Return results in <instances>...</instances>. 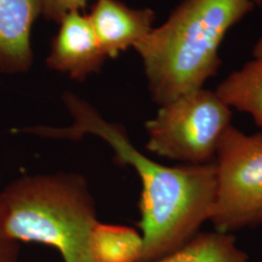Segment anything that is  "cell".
<instances>
[{"instance_id":"1","label":"cell","mask_w":262,"mask_h":262,"mask_svg":"<svg viewBox=\"0 0 262 262\" xmlns=\"http://www.w3.org/2000/svg\"><path fill=\"white\" fill-rule=\"evenodd\" d=\"M63 104L73 122L56 129L59 139L97 136L112 148L119 163L134 168L140 178L143 252L139 262L155 261L178 250L210 221L216 195L215 161L180 166L160 164L133 145L123 125L106 121L86 100L69 94Z\"/></svg>"},{"instance_id":"2","label":"cell","mask_w":262,"mask_h":262,"mask_svg":"<svg viewBox=\"0 0 262 262\" xmlns=\"http://www.w3.org/2000/svg\"><path fill=\"white\" fill-rule=\"evenodd\" d=\"M253 0H183L134 47L150 97L159 106L203 88L222 64L227 31L254 8Z\"/></svg>"},{"instance_id":"3","label":"cell","mask_w":262,"mask_h":262,"mask_svg":"<svg viewBox=\"0 0 262 262\" xmlns=\"http://www.w3.org/2000/svg\"><path fill=\"white\" fill-rule=\"evenodd\" d=\"M97 221L94 196L80 173L23 176L0 191L1 234L54 247L64 262H92L89 239Z\"/></svg>"},{"instance_id":"4","label":"cell","mask_w":262,"mask_h":262,"mask_svg":"<svg viewBox=\"0 0 262 262\" xmlns=\"http://www.w3.org/2000/svg\"><path fill=\"white\" fill-rule=\"evenodd\" d=\"M231 120V108L202 88L159 106L146 122L147 150L186 164L212 162Z\"/></svg>"},{"instance_id":"5","label":"cell","mask_w":262,"mask_h":262,"mask_svg":"<svg viewBox=\"0 0 262 262\" xmlns=\"http://www.w3.org/2000/svg\"><path fill=\"white\" fill-rule=\"evenodd\" d=\"M216 195L210 221L231 233L256 225L262 210V132L246 134L232 124L215 154Z\"/></svg>"},{"instance_id":"6","label":"cell","mask_w":262,"mask_h":262,"mask_svg":"<svg viewBox=\"0 0 262 262\" xmlns=\"http://www.w3.org/2000/svg\"><path fill=\"white\" fill-rule=\"evenodd\" d=\"M59 25L46 59L48 67L78 82L99 72L107 56L89 16L78 10L72 11Z\"/></svg>"},{"instance_id":"7","label":"cell","mask_w":262,"mask_h":262,"mask_svg":"<svg viewBox=\"0 0 262 262\" xmlns=\"http://www.w3.org/2000/svg\"><path fill=\"white\" fill-rule=\"evenodd\" d=\"M89 18L106 56L115 58L150 33L157 16L150 8L134 9L119 0H97Z\"/></svg>"},{"instance_id":"8","label":"cell","mask_w":262,"mask_h":262,"mask_svg":"<svg viewBox=\"0 0 262 262\" xmlns=\"http://www.w3.org/2000/svg\"><path fill=\"white\" fill-rule=\"evenodd\" d=\"M41 15L39 0H0V72L20 74L30 69L31 28Z\"/></svg>"},{"instance_id":"9","label":"cell","mask_w":262,"mask_h":262,"mask_svg":"<svg viewBox=\"0 0 262 262\" xmlns=\"http://www.w3.org/2000/svg\"><path fill=\"white\" fill-rule=\"evenodd\" d=\"M215 94L229 108L252 116L262 127V57L230 73L219 84Z\"/></svg>"},{"instance_id":"10","label":"cell","mask_w":262,"mask_h":262,"mask_svg":"<svg viewBox=\"0 0 262 262\" xmlns=\"http://www.w3.org/2000/svg\"><path fill=\"white\" fill-rule=\"evenodd\" d=\"M142 252V235L132 227L97 221L91 230L89 253L92 262H139Z\"/></svg>"},{"instance_id":"11","label":"cell","mask_w":262,"mask_h":262,"mask_svg":"<svg viewBox=\"0 0 262 262\" xmlns=\"http://www.w3.org/2000/svg\"><path fill=\"white\" fill-rule=\"evenodd\" d=\"M248 253L239 248L231 233H197L178 250L152 262H248Z\"/></svg>"},{"instance_id":"12","label":"cell","mask_w":262,"mask_h":262,"mask_svg":"<svg viewBox=\"0 0 262 262\" xmlns=\"http://www.w3.org/2000/svg\"><path fill=\"white\" fill-rule=\"evenodd\" d=\"M41 15L48 20L59 23L72 11H81L86 5L88 0H39Z\"/></svg>"},{"instance_id":"13","label":"cell","mask_w":262,"mask_h":262,"mask_svg":"<svg viewBox=\"0 0 262 262\" xmlns=\"http://www.w3.org/2000/svg\"><path fill=\"white\" fill-rule=\"evenodd\" d=\"M20 244L10 240L0 232V262H19Z\"/></svg>"},{"instance_id":"14","label":"cell","mask_w":262,"mask_h":262,"mask_svg":"<svg viewBox=\"0 0 262 262\" xmlns=\"http://www.w3.org/2000/svg\"><path fill=\"white\" fill-rule=\"evenodd\" d=\"M253 56L254 58L262 57V35L253 47Z\"/></svg>"},{"instance_id":"15","label":"cell","mask_w":262,"mask_h":262,"mask_svg":"<svg viewBox=\"0 0 262 262\" xmlns=\"http://www.w3.org/2000/svg\"><path fill=\"white\" fill-rule=\"evenodd\" d=\"M253 2L254 3V5L262 8V0H253Z\"/></svg>"},{"instance_id":"16","label":"cell","mask_w":262,"mask_h":262,"mask_svg":"<svg viewBox=\"0 0 262 262\" xmlns=\"http://www.w3.org/2000/svg\"><path fill=\"white\" fill-rule=\"evenodd\" d=\"M262 223V210L260 211V213H259V215H258V217H257V224H261Z\"/></svg>"}]
</instances>
